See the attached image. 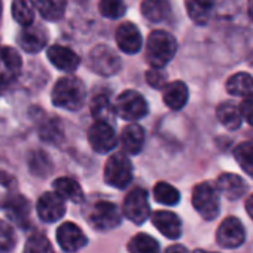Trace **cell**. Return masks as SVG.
I'll return each mask as SVG.
<instances>
[{
    "label": "cell",
    "instance_id": "cell-1",
    "mask_svg": "<svg viewBox=\"0 0 253 253\" xmlns=\"http://www.w3.org/2000/svg\"><path fill=\"white\" fill-rule=\"evenodd\" d=\"M86 97V88L84 82L76 76H64L57 81L52 89V103L54 106L76 112L79 110Z\"/></svg>",
    "mask_w": 253,
    "mask_h": 253
},
{
    "label": "cell",
    "instance_id": "cell-2",
    "mask_svg": "<svg viewBox=\"0 0 253 253\" xmlns=\"http://www.w3.org/2000/svg\"><path fill=\"white\" fill-rule=\"evenodd\" d=\"M177 51V42L173 35L164 30L152 32L146 41V60L155 69L166 67Z\"/></svg>",
    "mask_w": 253,
    "mask_h": 253
},
{
    "label": "cell",
    "instance_id": "cell-3",
    "mask_svg": "<svg viewBox=\"0 0 253 253\" xmlns=\"http://www.w3.org/2000/svg\"><path fill=\"white\" fill-rule=\"evenodd\" d=\"M219 189L210 182L198 183L192 191V206L206 220H213L219 214L220 200Z\"/></svg>",
    "mask_w": 253,
    "mask_h": 253
},
{
    "label": "cell",
    "instance_id": "cell-4",
    "mask_svg": "<svg viewBox=\"0 0 253 253\" xmlns=\"http://www.w3.org/2000/svg\"><path fill=\"white\" fill-rule=\"evenodd\" d=\"M133 164L124 154H113L104 166V182L116 189H125L133 180Z\"/></svg>",
    "mask_w": 253,
    "mask_h": 253
},
{
    "label": "cell",
    "instance_id": "cell-5",
    "mask_svg": "<svg viewBox=\"0 0 253 253\" xmlns=\"http://www.w3.org/2000/svg\"><path fill=\"white\" fill-rule=\"evenodd\" d=\"M115 110L116 115L125 121H139L148 115V103L140 92L126 89L118 95Z\"/></svg>",
    "mask_w": 253,
    "mask_h": 253
},
{
    "label": "cell",
    "instance_id": "cell-6",
    "mask_svg": "<svg viewBox=\"0 0 253 253\" xmlns=\"http://www.w3.org/2000/svg\"><path fill=\"white\" fill-rule=\"evenodd\" d=\"M88 66L101 76H113L121 69V58L115 49L107 45H97L88 54Z\"/></svg>",
    "mask_w": 253,
    "mask_h": 253
},
{
    "label": "cell",
    "instance_id": "cell-7",
    "mask_svg": "<svg viewBox=\"0 0 253 253\" xmlns=\"http://www.w3.org/2000/svg\"><path fill=\"white\" fill-rule=\"evenodd\" d=\"M122 211L126 219H130L136 225H142L151 214L148 192L143 188H134L125 197Z\"/></svg>",
    "mask_w": 253,
    "mask_h": 253
},
{
    "label": "cell",
    "instance_id": "cell-8",
    "mask_svg": "<svg viewBox=\"0 0 253 253\" xmlns=\"http://www.w3.org/2000/svg\"><path fill=\"white\" fill-rule=\"evenodd\" d=\"M121 211L119 209L109 201H98L97 204H94L88 220L89 225L94 229L98 231H110L115 229L116 226L121 225Z\"/></svg>",
    "mask_w": 253,
    "mask_h": 253
},
{
    "label": "cell",
    "instance_id": "cell-9",
    "mask_svg": "<svg viewBox=\"0 0 253 253\" xmlns=\"http://www.w3.org/2000/svg\"><path fill=\"white\" fill-rule=\"evenodd\" d=\"M88 142L91 148L98 154H107L115 149L118 137L113 128V124L95 121L88 130Z\"/></svg>",
    "mask_w": 253,
    "mask_h": 253
},
{
    "label": "cell",
    "instance_id": "cell-10",
    "mask_svg": "<svg viewBox=\"0 0 253 253\" xmlns=\"http://www.w3.org/2000/svg\"><path fill=\"white\" fill-rule=\"evenodd\" d=\"M21 57L11 46H0V91L6 89L21 73Z\"/></svg>",
    "mask_w": 253,
    "mask_h": 253
},
{
    "label": "cell",
    "instance_id": "cell-11",
    "mask_svg": "<svg viewBox=\"0 0 253 253\" xmlns=\"http://www.w3.org/2000/svg\"><path fill=\"white\" fill-rule=\"evenodd\" d=\"M217 244L225 249H237L246 240V229L240 219L229 216L222 220L216 232Z\"/></svg>",
    "mask_w": 253,
    "mask_h": 253
},
{
    "label": "cell",
    "instance_id": "cell-12",
    "mask_svg": "<svg viewBox=\"0 0 253 253\" xmlns=\"http://www.w3.org/2000/svg\"><path fill=\"white\" fill-rule=\"evenodd\" d=\"M38 216L41 220L46 223H54L60 220L66 213V203L64 198L58 192H45L38 200Z\"/></svg>",
    "mask_w": 253,
    "mask_h": 253
},
{
    "label": "cell",
    "instance_id": "cell-13",
    "mask_svg": "<svg viewBox=\"0 0 253 253\" xmlns=\"http://www.w3.org/2000/svg\"><path fill=\"white\" fill-rule=\"evenodd\" d=\"M57 241L64 252L73 253L84 249L88 243V238L76 223L64 222L57 229Z\"/></svg>",
    "mask_w": 253,
    "mask_h": 253
},
{
    "label": "cell",
    "instance_id": "cell-14",
    "mask_svg": "<svg viewBox=\"0 0 253 253\" xmlns=\"http://www.w3.org/2000/svg\"><path fill=\"white\" fill-rule=\"evenodd\" d=\"M116 43L125 54H137L143 46V38L136 24L124 23L116 30Z\"/></svg>",
    "mask_w": 253,
    "mask_h": 253
},
{
    "label": "cell",
    "instance_id": "cell-15",
    "mask_svg": "<svg viewBox=\"0 0 253 253\" xmlns=\"http://www.w3.org/2000/svg\"><path fill=\"white\" fill-rule=\"evenodd\" d=\"M46 55L52 66H55L58 70L66 72V73H73L81 64L79 55L67 46L52 45L48 48Z\"/></svg>",
    "mask_w": 253,
    "mask_h": 253
},
{
    "label": "cell",
    "instance_id": "cell-16",
    "mask_svg": "<svg viewBox=\"0 0 253 253\" xmlns=\"http://www.w3.org/2000/svg\"><path fill=\"white\" fill-rule=\"evenodd\" d=\"M48 43V32L42 26H29L18 36V45L29 54L41 52Z\"/></svg>",
    "mask_w": 253,
    "mask_h": 253
},
{
    "label": "cell",
    "instance_id": "cell-17",
    "mask_svg": "<svg viewBox=\"0 0 253 253\" xmlns=\"http://www.w3.org/2000/svg\"><path fill=\"white\" fill-rule=\"evenodd\" d=\"M154 226L167 238L176 240L182 235V222L179 216L169 210H158L152 214Z\"/></svg>",
    "mask_w": 253,
    "mask_h": 253
},
{
    "label": "cell",
    "instance_id": "cell-18",
    "mask_svg": "<svg viewBox=\"0 0 253 253\" xmlns=\"http://www.w3.org/2000/svg\"><path fill=\"white\" fill-rule=\"evenodd\" d=\"M121 146L130 155L140 154L145 146V130L136 122L128 124L121 133Z\"/></svg>",
    "mask_w": 253,
    "mask_h": 253
},
{
    "label": "cell",
    "instance_id": "cell-19",
    "mask_svg": "<svg viewBox=\"0 0 253 253\" xmlns=\"http://www.w3.org/2000/svg\"><path fill=\"white\" fill-rule=\"evenodd\" d=\"M6 216L11 222H14L20 228H27L30 223V201L24 195H15L12 197L8 204L5 206Z\"/></svg>",
    "mask_w": 253,
    "mask_h": 253
},
{
    "label": "cell",
    "instance_id": "cell-20",
    "mask_svg": "<svg viewBox=\"0 0 253 253\" xmlns=\"http://www.w3.org/2000/svg\"><path fill=\"white\" fill-rule=\"evenodd\" d=\"M189 98V91L185 82L174 81L164 86L163 89V100L166 106L171 110H180L186 106Z\"/></svg>",
    "mask_w": 253,
    "mask_h": 253
},
{
    "label": "cell",
    "instance_id": "cell-21",
    "mask_svg": "<svg viewBox=\"0 0 253 253\" xmlns=\"http://www.w3.org/2000/svg\"><path fill=\"white\" fill-rule=\"evenodd\" d=\"M216 186L220 194H223L228 200H238L247 191V183L234 173H223L217 177Z\"/></svg>",
    "mask_w": 253,
    "mask_h": 253
},
{
    "label": "cell",
    "instance_id": "cell-22",
    "mask_svg": "<svg viewBox=\"0 0 253 253\" xmlns=\"http://www.w3.org/2000/svg\"><path fill=\"white\" fill-rule=\"evenodd\" d=\"M216 116L219 122L225 126V128L235 131L238 130L243 124V115L240 110V106H237L232 101H223L217 106L216 109Z\"/></svg>",
    "mask_w": 253,
    "mask_h": 253
},
{
    "label": "cell",
    "instance_id": "cell-23",
    "mask_svg": "<svg viewBox=\"0 0 253 253\" xmlns=\"http://www.w3.org/2000/svg\"><path fill=\"white\" fill-rule=\"evenodd\" d=\"M39 137L54 146H58L64 140V128L58 118H48L42 121L39 126Z\"/></svg>",
    "mask_w": 253,
    "mask_h": 253
},
{
    "label": "cell",
    "instance_id": "cell-24",
    "mask_svg": "<svg viewBox=\"0 0 253 253\" xmlns=\"http://www.w3.org/2000/svg\"><path fill=\"white\" fill-rule=\"evenodd\" d=\"M55 192H58L64 200L72 203H82L84 201V191L81 185L72 177H58L52 183Z\"/></svg>",
    "mask_w": 253,
    "mask_h": 253
},
{
    "label": "cell",
    "instance_id": "cell-25",
    "mask_svg": "<svg viewBox=\"0 0 253 253\" xmlns=\"http://www.w3.org/2000/svg\"><path fill=\"white\" fill-rule=\"evenodd\" d=\"M142 14L151 23H161L170 14L169 0H143Z\"/></svg>",
    "mask_w": 253,
    "mask_h": 253
},
{
    "label": "cell",
    "instance_id": "cell-26",
    "mask_svg": "<svg viewBox=\"0 0 253 253\" xmlns=\"http://www.w3.org/2000/svg\"><path fill=\"white\" fill-rule=\"evenodd\" d=\"M91 115L95 121L113 124L116 118V110H115V106L110 103L109 97L100 94V95H95L91 101Z\"/></svg>",
    "mask_w": 253,
    "mask_h": 253
},
{
    "label": "cell",
    "instance_id": "cell-27",
    "mask_svg": "<svg viewBox=\"0 0 253 253\" xmlns=\"http://www.w3.org/2000/svg\"><path fill=\"white\" fill-rule=\"evenodd\" d=\"M35 6L42 18L48 21H58L66 12L67 0H35Z\"/></svg>",
    "mask_w": 253,
    "mask_h": 253
},
{
    "label": "cell",
    "instance_id": "cell-28",
    "mask_svg": "<svg viewBox=\"0 0 253 253\" xmlns=\"http://www.w3.org/2000/svg\"><path fill=\"white\" fill-rule=\"evenodd\" d=\"M226 91L231 95L237 97H246L249 94H253V78L246 72L235 73L226 81Z\"/></svg>",
    "mask_w": 253,
    "mask_h": 253
},
{
    "label": "cell",
    "instance_id": "cell-29",
    "mask_svg": "<svg viewBox=\"0 0 253 253\" xmlns=\"http://www.w3.org/2000/svg\"><path fill=\"white\" fill-rule=\"evenodd\" d=\"M12 17L23 27L32 26L35 21V6L32 3V0H14Z\"/></svg>",
    "mask_w": 253,
    "mask_h": 253
},
{
    "label": "cell",
    "instance_id": "cell-30",
    "mask_svg": "<svg viewBox=\"0 0 253 253\" xmlns=\"http://www.w3.org/2000/svg\"><path fill=\"white\" fill-rule=\"evenodd\" d=\"M130 253H160V243L149 234H137L128 243Z\"/></svg>",
    "mask_w": 253,
    "mask_h": 253
},
{
    "label": "cell",
    "instance_id": "cell-31",
    "mask_svg": "<svg viewBox=\"0 0 253 253\" xmlns=\"http://www.w3.org/2000/svg\"><path fill=\"white\" fill-rule=\"evenodd\" d=\"M29 169L38 177H46L52 171V163L43 151H35L29 157Z\"/></svg>",
    "mask_w": 253,
    "mask_h": 253
},
{
    "label": "cell",
    "instance_id": "cell-32",
    "mask_svg": "<svg viewBox=\"0 0 253 253\" xmlns=\"http://www.w3.org/2000/svg\"><path fill=\"white\" fill-rule=\"evenodd\" d=\"M234 157L238 166L243 169V171L253 177V142L240 143L234 149Z\"/></svg>",
    "mask_w": 253,
    "mask_h": 253
},
{
    "label": "cell",
    "instance_id": "cell-33",
    "mask_svg": "<svg viewBox=\"0 0 253 253\" xmlns=\"http://www.w3.org/2000/svg\"><path fill=\"white\" fill-rule=\"evenodd\" d=\"M154 197L160 204L176 206L180 201V192L167 182H158L154 188Z\"/></svg>",
    "mask_w": 253,
    "mask_h": 253
},
{
    "label": "cell",
    "instance_id": "cell-34",
    "mask_svg": "<svg viewBox=\"0 0 253 253\" xmlns=\"http://www.w3.org/2000/svg\"><path fill=\"white\" fill-rule=\"evenodd\" d=\"M17 195V179L6 170L0 169V207H5L8 201Z\"/></svg>",
    "mask_w": 253,
    "mask_h": 253
},
{
    "label": "cell",
    "instance_id": "cell-35",
    "mask_svg": "<svg viewBox=\"0 0 253 253\" xmlns=\"http://www.w3.org/2000/svg\"><path fill=\"white\" fill-rule=\"evenodd\" d=\"M17 235L11 223L0 219V253H11L15 249Z\"/></svg>",
    "mask_w": 253,
    "mask_h": 253
},
{
    "label": "cell",
    "instance_id": "cell-36",
    "mask_svg": "<svg viewBox=\"0 0 253 253\" xmlns=\"http://www.w3.org/2000/svg\"><path fill=\"white\" fill-rule=\"evenodd\" d=\"M100 14L109 20H118L125 14V3L124 0H100L98 3Z\"/></svg>",
    "mask_w": 253,
    "mask_h": 253
},
{
    "label": "cell",
    "instance_id": "cell-37",
    "mask_svg": "<svg viewBox=\"0 0 253 253\" xmlns=\"http://www.w3.org/2000/svg\"><path fill=\"white\" fill-rule=\"evenodd\" d=\"M24 253H55L49 240L42 234L32 235L24 246Z\"/></svg>",
    "mask_w": 253,
    "mask_h": 253
},
{
    "label": "cell",
    "instance_id": "cell-38",
    "mask_svg": "<svg viewBox=\"0 0 253 253\" xmlns=\"http://www.w3.org/2000/svg\"><path fill=\"white\" fill-rule=\"evenodd\" d=\"M186 11L191 17V20L197 24H201V26L207 24L210 17H211V9L204 8L201 5H197L192 2V0H186Z\"/></svg>",
    "mask_w": 253,
    "mask_h": 253
},
{
    "label": "cell",
    "instance_id": "cell-39",
    "mask_svg": "<svg viewBox=\"0 0 253 253\" xmlns=\"http://www.w3.org/2000/svg\"><path fill=\"white\" fill-rule=\"evenodd\" d=\"M146 81L152 88H157V89H164V86L169 84L164 72H161V69H155V67H152L151 70L146 72Z\"/></svg>",
    "mask_w": 253,
    "mask_h": 253
},
{
    "label": "cell",
    "instance_id": "cell-40",
    "mask_svg": "<svg viewBox=\"0 0 253 253\" xmlns=\"http://www.w3.org/2000/svg\"><path fill=\"white\" fill-rule=\"evenodd\" d=\"M240 110L243 115V119L253 125V94H249L243 97V101L240 103Z\"/></svg>",
    "mask_w": 253,
    "mask_h": 253
},
{
    "label": "cell",
    "instance_id": "cell-41",
    "mask_svg": "<svg viewBox=\"0 0 253 253\" xmlns=\"http://www.w3.org/2000/svg\"><path fill=\"white\" fill-rule=\"evenodd\" d=\"M164 253H189L188 249L185 246H180V244H174V246H170Z\"/></svg>",
    "mask_w": 253,
    "mask_h": 253
},
{
    "label": "cell",
    "instance_id": "cell-42",
    "mask_svg": "<svg viewBox=\"0 0 253 253\" xmlns=\"http://www.w3.org/2000/svg\"><path fill=\"white\" fill-rule=\"evenodd\" d=\"M192 2L197 3V5H201V6H204V8L213 9V6H214V3H216V0H192Z\"/></svg>",
    "mask_w": 253,
    "mask_h": 253
},
{
    "label": "cell",
    "instance_id": "cell-43",
    "mask_svg": "<svg viewBox=\"0 0 253 253\" xmlns=\"http://www.w3.org/2000/svg\"><path fill=\"white\" fill-rule=\"evenodd\" d=\"M246 211L250 216V219L253 220V194L246 200Z\"/></svg>",
    "mask_w": 253,
    "mask_h": 253
},
{
    "label": "cell",
    "instance_id": "cell-44",
    "mask_svg": "<svg viewBox=\"0 0 253 253\" xmlns=\"http://www.w3.org/2000/svg\"><path fill=\"white\" fill-rule=\"evenodd\" d=\"M247 8H249V17H250V20H253V0H249Z\"/></svg>",
    "mask_w": 253,
    "mask_h": 253
},
{
    "label": "cell",
    "instance_id": "cell-45",
    "mask_svg": "<svg viewBox=\"0 0 253 253\" xmlns=\"http://www.w3.org/2000/svg\"><path fill=\"white\" fill-rule=\"evenodd\" d=\"M2 14H3V5H2V0H0V21H2Z\"/></svg>",
    "mask_w": 253,
    "mask_h": 253
},
{
    "label": "cell",
    "instance_id": "cell-46",
    "mask_svg": "<svg viewBox=\"0 0 253 253\" xmlns=\"http://www.w3.org/2000/svg\"><path fill=\"white\" fill-rule=\"evenodd\" d=\"M249 63L253 64V49H252V52L249 54Z\"/></svg>",
    "mask_w": 253,
    "mask_h": 253
},
{
    "label": "cell",
    "instance_id": "cell-47",
    "mask_svg": "<svg viewBox=\"0 0 253 253\" xmlns=\"http://www.w3.org/2000/svg\"><path fill=\"white\" fill-rule=\"evenodd\" d=\"M194 253H214V252H207V250H195Z\"/></svg>",
    "mask_w": 253,
    "mask_h": 253
}]
</instances>
